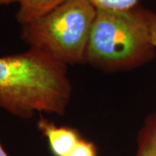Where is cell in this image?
Listing matches in <instances>:
<instances>
[{"instance_id":"obj_8","label":"cell","mask_w":156,"mask_h":156,"mask_svg":"<svg viewBox=\"0 0 156 156\" xmlns=\"http://www.w3.org/2000/svg\"><path fill=\"white\" fill-rule=\"evenodd\" d=\"M67 156H97V151L92 142L80 139Z\"/></svg>"},{"instance_id":"obj_7","label":"cell","mask_w":156,"mask_h":156,"mask_svg":"<svg viewBox=\"0 0 156 156\" xmlns=\"http://www.w3.org/2000/svg\"><path fill=\"white\" fill-rule=\"evenodd\" d=\"M96 9L125 11L139 5V0H89Z\"/></svg>"},{"instance_id":"obj_3","label":"cell","mask_w":156,"mask_h":156,"mask_svg":"<svg viewBox=\"0 0 156 156\" xmlns=\"http://www.w3.org/2000/svg\"><path fill=\"white\" fill-rule=\"evenodd\" d=\"M97 9L89 0H67L38 19L22 25L29 45L69 64L85 62Z\"/></svg>"},{"instance_id":"obj_5","label":"cell","mask_w":156,"mask_h":156,"mask_svg":"<svg viewBox=\"0 0 156 156\" xmlns=\"http://www.w3.org/2000/svg\"><path fill=\"white\" fill-rule=\"evenodd\" d=\"M67 0H19L16 19L21 25L33 22Z\"/></svg>"},{"instance_id":"obj_11","label":"cell","mask_w":156,"mask_h":156,"mask_svg":"<svg viewBox=\"0 0 156 156\" xmlns=\"http://www.w3.org/2000/svg\"><path fill=\"white\" fill-rule=\"evenodd\" d=\"M0 156H9L7 154V153L5 151V149L3 148V147L1 146V144H0Z\"/></svg>"},{"instance_id":"obj_9","label":"cell","mask_w":156,"mask_h":156,"mask_svg":"<svg viewBox=\"0 0 156 156\" xmlns=\"http://www.w3.org/2000/svg\"><path fill=\"white\" fill-rule=\"evenodd\" d=\"M150 34L152 44L156 47V13H151L150 18Z\"/></svg>"},{"instance_id":"obj_2","label":"cell","mask_w":156,"mask_h":156,"mask_svg":"<svg viewBox=\"0 0 156 156\" xmlns=\"http://www.w3.org/2000/svg\"><path fill=\"white\" fill-rule=\"evenodd\" d=\"M151 13L140 5L125 11L97 9L85 62L114 72L153 60L156 47L151 41Z\"/></svg>"},{"instance_id":"obj_6","label":"cell","mask_w":156,"mask_h":156,"mask_svg":"<svg viewBox=\"0 0 156 156\" xmlns=\"http://www.w3.org/2000/svg\"><path fill=\"white\" fill-rule=\"evenodd\" d=\"M134 156H156V112L146 118L140 129Z\"/></svg>"},{"instance_id":"obj_1","label":"cell","mask_w":156,"mask_h":156,"mask_svg":"<svg viewBox=\"0 0 156 156\" xmlns=\"http://www.w3.org/2000/svg\"><path fill=\"white\" fill-rule=\"evenodd\" d=\"M72 96L68 65L30 48L0 56V108L30 119L37 112L63 115Z\"/></svg>"},{"instance_id":"obj_4","label":"cell","mask_w":156,"mask_h":156,"mask_svg":"<svg viewBox=\"0 0 156 156\" xmlns=\"http://www.w3.org/2000/svg\"><path fill=\"white\" fill-rule=\"evenodd\" d=\"M37 128L48 140L50 149L55 156H67L81 139L72 128L57 127L54 122L41 117Z\"/></svg>"},{"instance_id":"obj_10","label":"cell","mask_w":156,"mask_h":156,"mask_svg":"<svg viewBox=\"0 0 156 156\" xmlns=\"http://www.w3.org/2000/svg\"><path fill=\"white\" fill-rule=\"evenodd\" d=\"M19 0H0V5H9L13 3H18Z\"/></svg>"}]
</instances>
